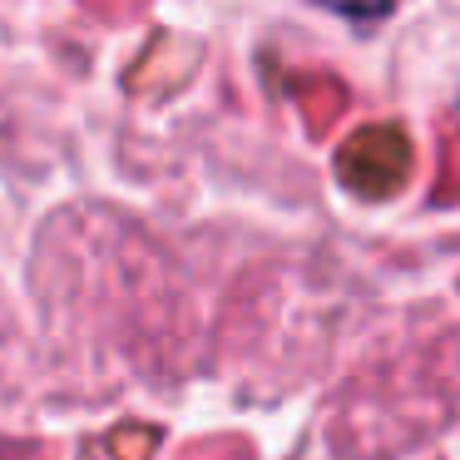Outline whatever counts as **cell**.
<instances>
[{
	"label": "cell",
	"mask_w": 460,
	"mask_h": 460,
	"mask_svg": "<svg viewBox=\"0 0 460 460\" xmlns=\"http://www.w3.org/2000/svg\"><path fill=\"white\" fill-rule=\"evenodd\" d=\"M317 5H327V11L347 15V21H381V15L396 5V0H317Z\"/></svg>",
	"instance_id": "1"
}]
</instances>
